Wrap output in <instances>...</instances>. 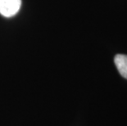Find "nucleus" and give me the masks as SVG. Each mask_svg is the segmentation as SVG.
<instances>
[{
    "instance_id": "obj_2",
    "label": "nucleus",
    "mask_w": 127,
    "mask_h": 126,
    "mask_svg": "<svg viewBox=\"0 0 127 126\" xmlns=\"http://www.w3.org/2000/svg\"><path fill=\"white\" fill-rule=\"evenodd\" d=\"M114 62L121 76L127 79V55H116Z\"/></svg>"
},
{
    "instance_id": "obj_1",
    "label": "nucleus",
    "mask_w": 127,
    "mask_h": 126,
    "mask_svg": "<svg viewBox=\"0 0 127 126\" xmlns=\"http://www.w3.org/2000/svg\"><path fill=\"white\" fill-rule=\"evenodd\" d=\"M21 7V0H0V14L7 18L14 17Z\"/></svg>"
}]
</instances>
